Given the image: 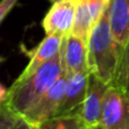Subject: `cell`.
Instances as JSON below:
<instances>
[{"label":"cell","mask_w":129,"mask_h":129,"mask_svg":"<svg viewBox=\"0 0 129 129\" xmlns=\"http://www.w3.org/2000/svg\"><path fill=\"white\" fill-rule=\"evenodd\" d=\"M123 47L113 39L109 26L108 8L91 31L87 40L88 70L102 82L112 85Z\"/></svg>","instance_id":"cell-1"},{"label":"cell","mask_w":129,"mask_h":129,"mask_svg":"<svg viewBox=\"0 0 129 129\" xmlns=\"http://www.w3.org/2000/svg\"><path fill=\"white\" fill-rule=\"evenodd\" d=\"M62 75L60 53L44 62L38 70L20 82H14L8 89L7 102L19 116H24Z\"/></svg>","instance_id":"cell-2"},{"label":"cell","mask_w":129,"mask_h":129,"mask_svg":"<svg viewBox=\"0 0 129 129\" xmlns=\"http://www.w3.org/2000/svg\"><path fill=\"white\" fill-rule=\"evenodd\" d=\"M100 125L105 129H129V98L114 85L105 93Z\"/></svg>","instance_id":"cell-3"},{"label":"cell","mask_w":129,"mask_h":129,"mask_svg":"<svg viewBox=\"0 0 129 129\" xmlns=\"http://www.w3.org/2000/svg\"><path fill=\"white\" fill-rule=\"evenodd\" d=\"M67 80L68 76L62 74L59 79L50 87L49 91L43 94L40 100L23 116V118H25L32 125L38 126L39 123L57 116L67 86Z\"/></svg>","instance_id":"cell-4"},{"label":"cell","mask_w":129,"mask_h":129,"mask_svg":"<svg viewBox=\"0 0 129 129\" xmlns=\"http://www.w3.org/2000/svg\"><path fill=\"white\" fill-rule=\"evenodd\" d=\"M76 17V0H59L45 14L42 27L45 35L64 38L73 31Z\"/></svg>","instance_id":"cell-5"},{"label":"cell","mask_w":129,"mask_h":129,"mask_svg":"<svg viewBox=\"0 0 129 129\" xmlns=\"http://www.w3.org/2000/svg\"><path fill=\"white\" fill-rule=\"evenodd\" d=\"M59 53L63 75L70 76L79 71H89L87 62V42L82 38L73 33L62 38Z\"/></svg>","instance_id":"cell-6"},{"label":"cell","mask_w":129,"mask_h":129,"mask_svg":"<svg viewBox=\"0 0 129 129\" xmlns=\"http://www.w3.org/2000/svg\"><path fill=\"white\" fill-rule=\"evenodd\" d=\"M110 85L102 82L94 74L89 73L85 99L80 105L78 113L89 128L100 125L103 101Z\"/></svg>","instance_id":"cell-7"},{"label":"cell","mask_w":129,"mask_h":129,"mask_svg":"<svg viewBox=\"0 0 129 129\" xmlns=\"http://www.w3.org/2000/svg\"><path fill=\"white\" fill-rule=\"evenodd\" d=\"M109 5V0H76V17L71 33L82 38L84 41Z\"/></svg>","instance_id":"cell-8"},{"label":"cell","mask_w":129,"mask_h":129,"mask_svg":"<svg viewBox=\"0 0 129 129\" xmlns=\"http://www.w3.org/2000/svg\"><path fill=\"white\" fill-rule=\"evenodd\" d=\"M89 71H79L68 76L67 86L60 107L58 109V114L75 113L79 110L86 94L87 84H88Z\"/></svg>","instance_id":"cell-9"},{"label":"cell","mask_w":129,"mask_h":129,"mask_svg":"<svg viewBox=\"0 0 129 129\" xmlns=\"http://www.w3.org/2000/svg\"><path fill=\"white\" fill-rule=\"evenodd\" d=\"M61 41H62L61 36L45 35V38L41 41L40 44L35 49L27 52V56L29 57V61L15 82H20V80L27 78L35 70H38L39 67H41L44 62H47L52 57L56 56L60 50Z\"/></svg>","instance_id":"cell-10"},{"label":"cell","mask_w":129,"mask_h":129,"mask_svg":"<svg viewBox=\"0 0 129 129\" xmlns=\"http://www.w3.org/2000/svg\"><path fill=\"white\" fill-rule=\"evenodd\" d=\"M108 18L113 39L125 47L129 40V0H109Z\"/></svg>","instance_id":"cell-11"},{"label":"cell","mask_w":129,"mask_h":129,"mask_svg":"<svg viewBox=\"0 0 129 129\" xmlns=\"http://www.w3.org/2000/svg\"><path fill=\"white\" fill-rule=\"evenodd\" d=\"M38 129H92L85 123L79 113L58 114L39 123Z\"/></svg>","instance_id":"cell-12"},{"label":"cell","mask_w":129,"mask_h":129,"mask_svg":"<svg viewBox=\"0 0 129 129\" xmlns=\"http://www.w3.org/2000/svg\"><path fill=\"white\" fill-rule=\"evenodd\" d=\"M112 85L121 89L123 94L127 98H129V40L123 47L120 62H119L118 70H117V75Z\"/></svg>","instance_id":"cell-13"},{"label":"cell","mask_w":129,"mask_h":129,"mask_svg":"<svg viewBox=\"0 0 129 129\" xmlns=\"http://www.w3.org/2000/svg\"><path fill=\"white\" fill-rule=\"evenodd\" d=\"M22 116L14 111L7 101L0 104V129H11Z\"/></svg>","instance_id":"cell-14"},{"label":"cell","mask_w":129,"mask_h":129,"mask_svg":"<svg viewBox=\"0 0 129 129\" xmlns=\"http://www.w3.org/2000/svg\"><path fill=\"white\" fill-rule=\"evenodd\" d=\"M18 1L19 0H1L0 1V23L10 13L11 9L16 6Z\"/></svg>","instance_id":"cell-15"},{"label":"cell","mask_w":129,"mask_h":129,"mask_svg":"<svg viewBox=\"0 0 129 129\" xmlns=\"http://www.w3.org/2000/svg\"><path fill=\"white\" fill-rule=\"evenodd\" d=\"M11 129H38V127H36V126H34V125H32L31 122H28V121H27L25 118L20 117L19 120H18L17 122L14 125V127Z\"/></svg>","instance_id":"cell-16"},{"label":"cell","mask_w":129,"mask_h":129,"mask_svg":"<svg viewBox=\"0 0 129 129\" xmlns=\"http://www.w3.org/2000/svg\"><path fill=\"white\" fill-rule=\"evenodd\" d=\"M7 96H8V89L2 84H0V104L7 100Z\"/></svg>","instance_id":"cell-17"},{"label":"cell","mask_w":129,"mask_h":129,"mask_svg":"<svg viewBox=\"0 0 129 129\" xmlns=\"http://www.w3.org/2000/svg\"><path fill=\"white\" fill-rule=\"evenodd\" d=\"M92 129H105V128H103L101 125H98V126H95V127H93Z\"/></svg>","instance_id":"cell-18"},{"label":"cell","mask_w":129,"mask_h":129,"mask_svg":"<svg viewBox=\"0 0 129 129\" xmlns=\"http://www.w3.org/2000/svg\"><path fill=\"white\" fill-rule=\"evenodd\" d=\"M50 2H52V4H54V2H57V1H59V0H49Z\"/></svg>","instance_id":"cell-19"},{"label":"cell","mask_w":129,"mask_h":129,"mask_svg":"<svg viewBox=\"0 0 129 129\" xmlns=\"http://www.w3.org/2000/svg\"><path fill=\"white\" fill-rule=\"evenodd\" d=\"M0 60H1V59H0Z\"/></svg>","instance_id":"cell-20"}]
</instances>
